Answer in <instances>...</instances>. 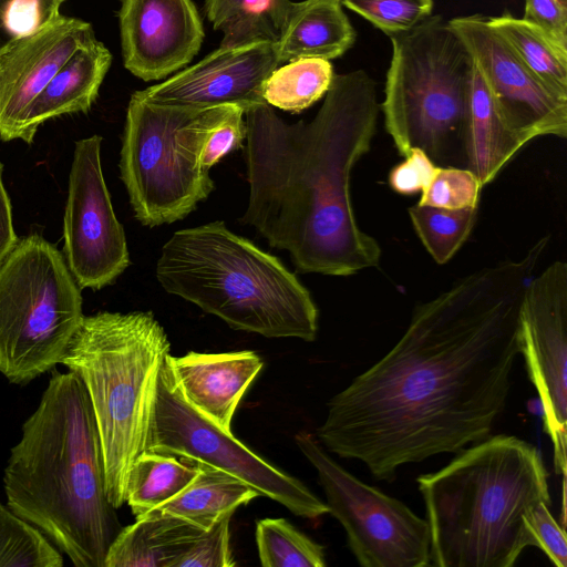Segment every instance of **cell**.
<instances>
[{
	"instance_id": "cell-29",
	"label": "cell",
	"mask_w": 567,
	"mask_h": 567,
	"mask_svg": "<svg viewBox=\"0 0 567 567\" xmlns=\"http://www.w3.org/2000/svg\"><path fill=\"white\" fill-rule=\"evenodd\" d=\"M255 538L264 567H324V548L285 518L257 520Z\"/></svg>"
},
{
	"instance_id": "cell-11",
	"label": "cell",
	"mask_w": 567,
	"mask_h": 567,
	"mask_svg": "<svg viewBox=\"0 0 567 567\" xmlns=\"http://www.w3.org/2000/svg\"><path fill=\"white\" fill-rule=\"evenodd\" d=\"M147 450L224 471L297 516L315 519L329 514L327 504L300 480L257 455L230 431L189 405L176 388L166 361L158 379Z\"/></svg>"
},
{
	"instance_id": "cell-6",
	"label": "cell",
	"mask_w": 567,
	"mask_h": 567,
	"mask_svg": "<svg viewBox=\"0 0 567 567\" xmlns=\"http://www.w3.org/2000/svg\"><path fill=\"white\" fill-rule=\"evenodd\" d=\"M171 344L150 311L84 316L61 361L82 381L99 431L109 501L125 503L134 461L147 450Z\"/></svg>"
},
{
	"instance_id": "cell-36",
	"label": "cell",
	"mask_w": 567,
	"mask_h": 567,
	"mask_svg": "<svg viewBox=\"0 0 567 567\" xmlns=\"http://www.w3.org/2000/svg\"><path fill=\"white\" fill-rule=\"evenodd\" d=\"M436 165L420 147H412L404 159L389 173V186L401 195L422 193L431 182Z\"/></svg>"
},
{
	"instance_id": "cell-13",
	"label": "cell",
	"mask_w": 567,
	"mask_h": 567,
	"mask_svg": "<svg viewBox=\"0 0 567 567\" xmlns=\"http://www.w3.org/2000/svg\"><path fill=\"white\" fill-rule=\"evenodd\" d=\"M100 135L75 143L64 213V256L81 289L100 290L130 266V252L106 187Z\"/></svg>"
},
{
	"instance_id": "cell-19",
	"label": "cell",
	"mask_w": 567,
	"mask_h": 567,
	"mask_svg": "<svg viewBox=\"0 0 567 567\" xmlns=\"http://www.w3.org/2000/svg\"><path fill=\"white\" fill-rule=\"evenodd\" d=\"M274 25L279 63L300 58L330 61L346 53L355 40L340 0H280Z\"/></svg>"
},
{
	"instance_id": "cell-28",
	"label": "cell",
	"mask_w": 567,
	"mask_h": 567,
	"mask_svg": "<svg viewBox=\"0 0 567 567\" xmlns=\"http://www.w3.org/2000/svg\"><path fill=\"white\" fill-rule=\"evenodd\" d=\"M408 212L421 243L434 261L443 265L470 237L477 220L478 207L445 209L416 204Z\"/></svg>"
},
{
	"instance_id": "cell-9",
	"label": "cell",
	"mask_w": 567,
	"mask_h": 567,
	"mask_svg": "<svg viewBox=\"0 0 567 567\" xmlns=\"http://www.w3.org/2000/svg\"><path fill=\"white\" fill-rule=\"evenodd\" d=\"M202 110L158 106L132 94L120 171L136 219L156 227L185 218L214 189L200 165L193 121Z\"/></svg>"
},
{
	"instance_id": "cell-17",
	"label": "cell",
	"mask_w": 567,
	"mask_h": 567,
	"mask_svg": "<svg viewBox=\"0 0 567 567\" xmlns=\"http://www.w3.org/2000/svg\"><path fill=\"white\" fill-rule=\"evenodd\" d=\"M118 23L124 66L146 82L187 65L205 34L193 0H121Z\"/></svg>"
},
{
	"instance_id": "cell-14",
	"label": "cell",
	"mask_w": 567,
	"mask_h": 567,
	"mask_svg": "<svg viewBox=\"0 0 567 567\" xmlns=\"http://www.w3.org/2000/svg\"><path fill=\"white\" fill-rule=\"evenodd\" d=\"M447 22L514 128L529 142L540 136H567V100L553 93L525 66L486 18L474 14Z\"/></svg>"
},
{
	"instance_id": "cell-10",
	"label": "cell",
	"mask_w": 567,
	"mask_h": 567,
	"mask_svg": "<svg viewBox=\"0 0 567 567\" xmlns=\"http://www.w3.org/2000/svg\"><path fill=\"white\" fill-rule=\"evenodd\" d=\"M295 440L316 470L329 514L344 528L348 546L361 566L431 565V533L426 519L401 501L352 475L312 434L300 432Z\"/></svg>"
},
{
	"instance_id": "cell-2",
	"label": "cell",
	"mask_w": 567,
	"mask_h": 567,
	"mask_svg": "<svg viewBox=\"0 0 567 567\" xmlns=\"http://www.w3.org/2000/svg\"><path fill=\"white\" fill-rule=\"evenodd\" d=\"M378 113L363 70L334 74L310 122L288 124L267 103L245 111L249 197L240 221L287 250L301 272L347 277L380 264L381 247L360 228L350 188Z\"/></svg>"
},
{
	"instance_id": "cell-20",
	"label": "cell",
	"mask_w": 567,
	"mask_h": 567,
	"mask_svg": "<svg viewBox=\"0 0 567 567\" xmlns=\"http://www.w3.org/2000/svg\"><path fill=\"white\" fill-rule=\"evenodd\" d=\"M111 63V52L95 35L83 43L31 104L22 141L31 144L39 126L51 118L87 113L99 96Z\"/></svg>"
},
{
	"instance_id": "cell-18",
	"label": "cell",
	"mask_w": 567,
	"mask_h": 567,
	"mask_svg": "<svg viewBox=\"0 0 567 567\" xmlns=\"http://www.w3.org/2000/svg\"><path fill=\"white\" fill-rule=\"evenodd\" d=\"M172 379L184 400L223 430L230 431L237 406L264 367L250 350L167 357Z\"/></svg>"
},
{
	"instance_id": "cell-31",
	"label": "cell",
	"mask_w": 567,
	"mask_h": 567,
	"mask_svg": "<svg viewBox=\"0 0 567 567\" xmlns=\"http://www.w3.org/2000/svg\"><path fill=\"white\" fill-rule=\"evenodd\" d=\"M193 126L199 142L200 165L208 171L224 156L243 147L247 135L245 110L238 105L202 110Z\"/></svg>"
},
{
	"instance_id": "cell-8",
	"label": "cell",
	"mask_w": 567,
	"mask_h": 567,
	"mask_svg": "<svg viewBox=\"0 0 567 567\" xmlns=\"http://www.w3.org/2000/svg\"><path fill=\"white\" fill-rule=\"evenodd\" d=\"M64 256L38 234L0 262V373L25 384L61 363L82 319Z\"/></svg>"
},
{
	"instance_id": "cell-5",
	"label": "cell",
	"mask_w": 567,
	"mask_h": 567,
	"mask_svg": "<svg viewBox=\"0 0 567 567\" xmlns=\"http://www.w3.org/2000/svg\"><path fill=\"white\" fill-rule=\"evenodd\" d=\"M155 276L163 289L266 338H317L319 311L309 290L276 256L212 221L175 231Z\"/></svg>"
},
{
	"instance_id": "cell-3",
	"label": "cell",
	"mask_w": 567,
	"mask_h": 567,
	"mask_svg": "<svg viewBox=\"0 0 567 567\" xmlns=\"http://www.w3.org/2000/svg\"><path fill=\"white\" fill-rule=\"evenodd\" d=\"M7 506L75 567H104L122 529L106 494L99 431L85 388L54 370L4 467Z\"/></svg>"
},
{
	"instance_id": "cell-7",
	"label": "cell",
	"mask_w": 567,
	"mask_h": 567,
	"mask_svg": "<svg viewBox=\"0 0 567 567\" xmlns=\"http://www.w3.org/2000/svg\"><path fill=\"white\" fill-rule=\"evenodd\" d=\"M382 111L398 152L422 148L433 162L447 161L462 142L473 59L440 16L391 35Z\"/></svg>"
},
{
	"instance_id": "cell-21",
	"label": "cell",
	"mask_w": 567,
	"mask_h": 567,
	"mask_svg": "<svg viewBox=\"0 0 567 567\" xmlns=\"http://www.w3.org/2000/svg\"><path fill=\"white\" fill-rule=\"evenodd\" d=\"M527 143L529 141L505 118L474 63L461 142L466 168L484 187Z\"/></svg>"
},
{
	"instance_id": "cell-24",
	"label": "cell",
	"mask_w": 567,
	"mask_h": 567,
	"mask_svg": "<svg viewBox=\"0 0 567 567\" xmlns=\"http://www.w3.org/2000/svg\"><path fill=\"white\" fill-rule=\"evenodd\" d=\"M199 471L197 462L146 450L128 473L125 503L136 519L141 518L184 491Z\"/></svg>"
},
{
	"instance_id": "cell-1",
	"label": "cell",
	"mask_w": 567,
	"mask_h": 567,
	"mask_svg": "<svg viewBox=\"0 0 567 567\" xmlns=\"http://www.w3.org/2000/svg\"><path fill=\"white\" fill-rule=\"evenodd\" d=\"M547 246L544 237L419 305L394 347L330 399L319 443L391 482L404 464L489 437L519 354L523 295Z\"/></svg>"
},
{
	"instance_id": "cell-32",
	"label": "cell",
	"mask_w": 567,
	"mask_h": 567,
	"mask_svg": "<svg viewBox=\"0 0 567 567\" xmlns=\"http://www.w3.org/2000/svg\"><path fill=\"white\" fill-rule=\"evenodd\" d=\"M389 37L410 31L432 13L433 0H340Z\"/></svg>"
},
{
	"instance_id": "cell-33",
	"label": "cell",
	"mask_w": 567,
	"mask_h": 567,
	"mask_svg": "<svg viewBox=\"0 0 567 567\" xmlns=\"http://www.w3.org/2000/svg\"><path fill=\"white\" fill-rule=\"evenodd\" d=\"M482 188L468 168L437 166L417 204L445 209L476 208Z\"/></svg>"
},
{
	"instance_id": "cell-38",
	"label": "cell",
	"mask_w": 567,
	"mask_h": 567,
	"mask_svg": "<svg viewBox=\"0 0 567 567\" xmlns=\"http://www.w3.org/2000/svg\"><path fill=\"white\" fill-rule=\"evenodd\" d=\"M524 19L567 48V0H525Z\"/></svg>"
},
{
	"instance_id": "cell-34",
	"label": "cell",
	"mask_w": 567,
	"mask_h": 567,
	"mask_svg": "<svg viewBox=\"0 0 567 567\" xmlns=\"http://www.w3.org/2000/svg\"><path fill=\"white\" fill-rule=\"evenodd\" d=\"M65 0H0V49L61 16Z\"/></svg>"
},
{
	"instance_id": "cell-37",
	"label": "cell",
	"mask_w": 567,
	"mask_h": 567,
	"mask_svg": "<svg viewBox=\"0 0 567 567\" xmlns=\"http://www.w3.org/2000/svg\"><path fill=\"white\" fill-rule=\"evenodd\" d=\"M534 546L540 548L558 567H567V540L565 528L556 522L548 504H538L528 517Z\"/></svg>"
},
{
	"instance_id": "cell-30",
	"label": "cell",
	"mask_w": 567,
	"mask_h": 567,
	"mask_svg": "<svg viewBox=\"0 0 567 567\" xmlns=\"http://www.w3.org/2000/svg\"><path fill=\"white\" fill-rule=\"evenodd\" d=\"M62 555L32 524L0 504V567H61Z\"/></svg>"
},
{
	"instance_id": "cell-12",
	"label": "cell",
	"mask_w": 567,
	"mask_h": 567,
	"mask_svg": "<svg viewBox=\"0 0 567 567\" xmlns=\"http://www.w3.org/2000/svg\"><path fill=\"white\" fill-rule=\"evenodd\" d=\"M519 353L543 406L556 474H566L567 264L554 261L525 289L518 315Z\"/></svg>"
},
{
	"instance_id": "cell-27",
	"label": "cell",
	"mask_w": 567,
	"mask_h": 567,
	"mask_svg": "<svg viewBox=\"0 0 567 567\" xmlns=\"http://www.w3.org/2000/svg\"><path fill=\"white\" fill-rule=\"evenodd\" d=\"M280 0H205L207 19L215 30L221 31L220 45L254 40H277L274 25Z\"/></svg>"
},
{
	"instance_id": "cell-39",
	"label": "cell",
	"mask_w": 567,
	"mask_h": 567,
	"mask_svg": "<svg viewBox=\"0 0 567 567\" xmlns=\"http://www.w3.org/2000/svg\"><path fill=\"white\" fill-rule=\"evenodd\" d=\"M2 171L0 162V262L19 240L13 228L11 202L2 182Z\"/></svg>"
},
{
	"instance_id": "cell-16",
	"label": "cell",
	"mask_w": 567,
	"mask_h": 567,
	"mask_svg": "<svg viewBox=\"0 0 567 567\" xmlns=\"http://www.w3.org/2000/svg\"><path fill=\"white\" fill-rule=\"evenodd\" d=\"M91 23L60 16L0 49V138L21 140L27 113L71 55L93 38Z\"/></svg>"
},
{
	"instance_id": "cell-23",
	"label": "cell",
	"mask_w": 567,
	"mask_h": 567,
	"mask_svg": "<svg viewBox=\"0 0 567 567\" xmlns=\"http://www.w3.org/2000/svg\"><path fill=\"white\" fill-rule=\"evenodd\" d=\"M200 464L194 481L174 498L145 514V516H176L208 529L219 519L260 496L239 478ZM142 518V517H141Z\"/></svg>"
},
{
	"instance_id": "cell-35",
	"label": "cell",
	"mask_w": 567,
	"mask_h": 567,
	"mask_svg": "<svg viewBox=\"0 0 567 567\" xmlns=\"http://www.w3.org/2000/svg\"><path fill=\"white\" fill-rule=\"evenodd\" d=\"M231 515L225 516L194 540L175 567H231L236 563L230 549Z\"/></svg>"
},
{
	"instance_id": "cell-4",
	"label": "cell",
	"mask_w": 567,
	"mask_h": 567,
	"mask_svg": "<svg viewBox=\"0 0 567 567\" xmlns=\"http://www.w3.org/2000/svg\"><path fill=\"white\" fill-rule=\"evenodd\" d=\"M538 450L496 435L463 451L435 473L416 478L431 533V565L512 567L534 546L528 517L550 504Z\"/></svg>"
},
{
	"instance_id": "cell-26",
	"label": "cell",
	"mask_w": 567,
	"mask_h": 567,
	"mask_svg": "<svg viewBox=\"0 0 567 567\" xmlns=\"http://www.w3.org/2000/svg\"><path fill=\"white\" fill-rule=\"evenodd\" d=\"M334 76L329 60L300 58L276 68L262 87L264 101L282 111L299 113L326 95Z\"/></svg>"
},
{
	"instance_id": "cell-25",
	"label": "cell",
	"mask_w": 567,
	"mask_h": 567,
	"mask_svg": "<svg viewBox=\"0 0 567 567\" xmlns=\"http://www.w3.org/2000/svg\"><path fill=\"white\" fill-rule=\"evenodd\" d=\"M525 66L553 93L567 100V48L524 18L509 13L487 19Z\"/></svg>"
},
{
	"instance_id": "cell-22",
	"label": "cell",
	"mask_w": 567,
	"mask_h": 567,
	"mask_svg": "<svg viewBox=\"0 0 567 567\" xmlns=\"http://www.w3.org/2000/svg\"><path fill=\"white\" fill-rule=\"evenodd\" d=\"M205 529L176 516H145L122 527L104 567H175Z\"/></svg>"
},
{
	"instance_id": "cell-15",
	"label": "cell",
	"mask_w": 567,
	"mask_h": 567,
	"mask_svg": "<svg viewBox=\"0 0 567 567\" xmlns=\"http://www.w3.org/2000/svg\"><path fill=\"white\" fill-rule=\"evenodd\" d=\"M279 64L272 40L220 45L196 64L133 94L158 106L206 110L238 105L246 111L266 103L264 83Z\"/></svg>"
}]
</instances>
